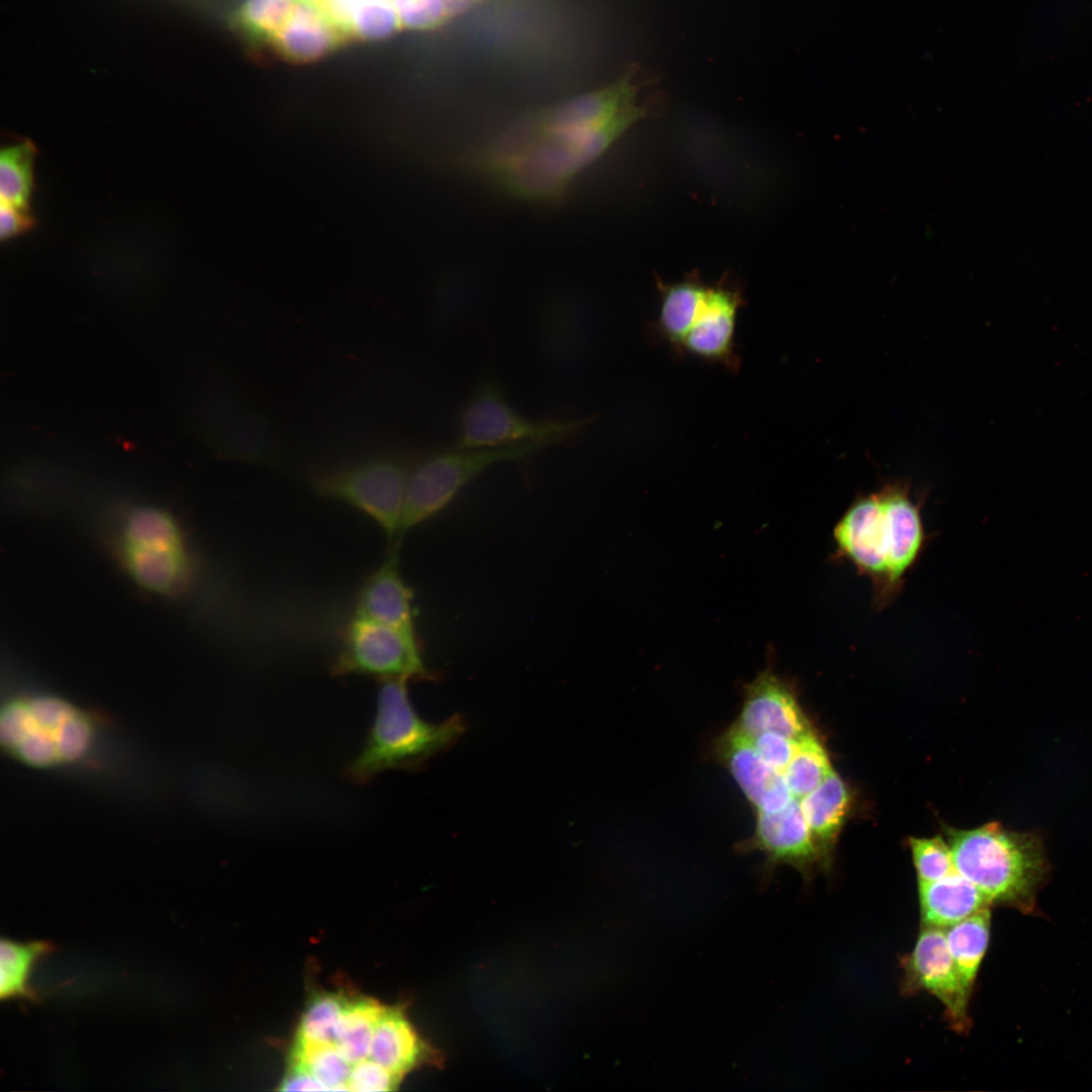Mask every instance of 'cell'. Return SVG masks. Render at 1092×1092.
Instances as JSON below:
<instances>
[{
    "mask_svg": "<svg viewBox=\"0 0 1092 1092\" xmlns=\"http://www.w3.org/2000/svg\"><path fill=\"white\" fill-rule=\"evenodd\" d=\"M832 770L823 745L811 732L797 740L795 753L783 775L794 798L800 800L814 791Z\"/></svg>",
    "mask_w": 1092,
    "mask_h": 1092,
    "instance_id": "cb8c5ba5",
    "label": "cell"
},
{
    "mask_svg": "<svg viewBox=\"0 0 1092 1092\" xmlns=\"http://www.w3.org/2000/svg\"><path fill=\"white\" fill-rule=\"evenodd\" d=\"M954 869L970 880L989 904L1028 911L1048 871L1042 843L1034 833L1004 829L997 823L949 830Z\"/></svg>",
    "mask_w": 1092,
    "mask_h": 1092,
    "instance_id": "5b68a950",
    "label": "cell"
},
{
    "mask_svg": "<svg viewBox=\"0 0 1092 1092\" xmlns=\"http://www.w3.org/2000/svg\"><path fill=\"white\" fill-rule=\"evenodd\" d=\"M119 552L129 576L147 590L174 595L189 581L191 565L183 534L164 510H131L121 524Z\"/></svg>",
    "mask_w": 1092,
    "mask_h": 1092,
    "instance_id": "ba28073f",
    "label": "cell"
},
{
    "mask_svg": "<svg viewBox=\"0 0 1092 1092\" xmlns=\"http://www.w3.org/2000/svg\"><path fill=\"white\" fill-rule=\"evenodd\" d=\"M292 1060L307 1069L326 1091L348 1090L352 1065L334 1044L293 1049Z\"/></svg>",
    "mask_w": 1092,
    "mask_h": 1092,
    "instance_id": "4316f807",
    "label": "cell"
},
{
    "mask_svg": "<svg viewBox=\"0 0 1092 1092\" xmlns=\"http://www.w3.org/2000/svg\"><path fill=\"white\" fill-rule=\"evenodd\" d=\"M279 1089L282 1091H326L312 1074L297 1063H292Z\"/></svg>",
    "mask_w": 1092,
    "mask_h": 1092,
    "instance_id": "1f68e13d",
    "label": "cell"
},
{
    "mask_svg": "<svg viewBox=\"0 0 1092 1092\" xmlns=\"http://www.w3.org/2000/svg\"><path fill=\"white\" fill-rule=\"evenodd\" d=\"M592 417L574 420H532L515 410L499 385L483 382L469 398L459 421L456 447L478 449L547 441L554 445L578 436Z\"/></svg>",
    "mask_w": 1092,
    "mask_h": 1092,
    "instance_id": "8fae6325",
    "label": "cell"
},
{
    "mask_svg": "<svg viewBox=\"0 0 1092 1092\" xmlns=\"http://www.w3.org/2000/svg\"><path fill=\"white\" fill-rule=\"evenodd\" d=\"M991 912L985 907L947 927L945 938L953 963L969 990L974 982L990 937Z\"/></svg>",
    "mask_w": 1092,
    "mask_h": 1092,
    "instance_id": "ffe728a7",
    "label": "cell"
},
{
    "mask_svg": "<svg viewBox=\"0 0 1092 1092\" xmlns=\"http://www.w3.org/2000/svg\"><path fill=\"white\" fill-rule=\"evenodd\" d=\"M368 1059L402 1077L423 1065L440 1066L442 1057L416 1031L403 1012L384 1007L378 1018Z\"/></svg>",
    "mask_w": 1092,
    "mask_h": 1092,
    "instance_id": "e0dca14e",
    "label": "cell"
},
{
    "mask_svg": "<svg viewBox=\"0 0 1092 1092\" xmlns=\"http://www.w3.org/2000/svg\"><path fill=\"white\" fill-rule=\"evenodd\" d=\"M742 851H761L765 856L764 876L781 863L795 867L803 874L824 863L812 839L800 802L794 799L781 811L756 812L752 836L741 843Z\"/></svg>",
    "mask_w": 1092,
    "mask_h": 1092,
    "instance_id": "5bb4252c",
    "label": "cell"
},
{
    "mask_svg": "<svg viewBox=\"0 0 1092 1092\" xmlns=\"http://www.w3.org/2000/svg\"><path fill=\"white\" fill-rule=\"evenodd\" d=\"M911 850L918 882H932L954 872L949 845L940 835L911 838Z\"/></svg>",
    "mask_w": 1092,
    "mask_h": 1092,
    "instance_id": "83f0119b",
    "label": "cell"
},
{
    "mask_svg": "<svg viewBox=\"0 0 1092 1092\" xmlns=\"http://www.w3.org/2000/svg\"><path fill=\"white\" fill-rule=\"evenodd\" d=\"M33 225L34 219L28 209L1 202L0 238L2 241L21 235Z\"/></svg>",
    "mask_w": 1092,
    "mask_h": 1092,
    "instance_id": "4dcf8cb0",
    "label": "cell"
},
{
    "mask_svg": "<svg viewBox=\"0 0 1092 1092\" xmlns=\"http://www.w3.org/2000/svg\"><path fill=\"white\" fill-rule=\"evenodd\" d=\"M406 684L388 680L379 686L373 724L361 751L344 769L350 783L366 784L391 769L418 770L464 732L459 715L440 723L424 720L411 702Z\"/></svg>",
    "mask_w": 1092,
    "mask_h": 1092,
    "instance_id": "277c9868",
    "label": "cell"
},
{
    "mask_svg": "<svg viewBox=\"0 0 1092 1092\" xmlns=\"http://www.w3.org/2000/svg\"><path fill=\"white\" fill-rule=\"evenodd\" d=\"M750 738L760 756L774 769L783 774L795 753L797 741L771 731Z\"/></svg>",
    "mask_w": 1092,
    "mask_h": 1092,
    "instance_id": "f546056e",
    "label": "cell"
},
{
    "mask_svg": "<svg viewBox=\"0 0 1092 1092\" xmlns=\"http://www.w3.org/2000/svg\"><path fill=\"white\" fill-rule=\"evenodd\" d=\"M1 743L14 759L35 768L80 760L95 726L89 715L63 698L37 695L10 700L1 710Z\"/></svg>",
    "mask_w": 1092,
    "mask_h": 1092,
    "instance_id": "8992f818",
    "label": "cell"
},
{
    "mask_svg": "<svg viewBox=\"0 0 1092 1092\" xmlns=\"http://www.w3.org/2000/svg\"><path fill=\"white\" fill-rule=\"evenodd\" d=\"M799 802L812 839L825 863L849 808L848 790L839 776L832 770L814 791Z\"/></svg>",
    "mask_w": 1092,
    "mask_h": 1092,
    "instance_id": "d6986e66",
    "label": "cell"
},
{
    "mask_svg": "<svg viewBox=\"0 0 1092 1092\" xmlns=\"http://www.w3.org/2000/svg\"><path fill=\"white\" fill-rule=\"evenodd\" d=\"M715 752L756 812L781 811L795 799L784 775L774 769L751 738L734 725L716 739Z\"/></svg>",
    "mask_w": 1092,
    "mask_h": 1092,
    "instance_id": "9a60e30c",
    "label": "cell"
},
{
    "mask_svg": "<svg viewBox=\"0 0 1092 1092\" xmlns=\"http://www.w3.org/2000/svg\"><path fill=\"white\" fill-rule=\"evenodd\" d=\"M334 676L365 675L388 680H432L417 632L353 615L342 626L331 662Z\"/></svg>",
    "mask_w": 1092,
    "mask_h": 1092,
    "instance_id": "9c48e42d",
    "label": "cell"
},
{
    "mask_svg": "<svg viewBox=\"0 0 1092 1092\" xmlns=\"http://www.w3.org/2000/svg\"><path fill=\"white\" fill-rule=\"evenodd\" d=\"M554 446L547 441L441 451L430 454L410 470L399 526V541L411 530L446 509L459 492L488 467L519 461Z\"/></svg>",
    "mask_w": 1092,
    "mask_h": 1092,
    "instance_id": "52a82bcc",
    "label": "cell"
},
{
    "mask_svg": "<svg viewBox=\"0 0 1092 1092\" xmlns=\"http://www.w3.org/2000/svg\"><path fill=\"white\" fill-rule=\"evenodd\" d=\"M401 1078L380 1064L366 1059L352 1067L348 1090L361 1092L394 1090Z\"/></svg>",
    "mask_w": 1092,
    "mask_h": 1092,
    "instance_id": "f1b7e54d",
    "label": "cell"
},
{
    "mask_svg": "<svg viewBox=\"0 0 1092 1092\" xmlns=\"http://www.w3.org/2000/svg\"><path fill=\"white\" fill-rule=\"evenodd\" d=\"M348 998L340 994L316 995L307 1005L293 1049L334 1044Z\"/></svg>",
    "mask_w": 1092,
    "mask_h": 1092,
    "instance_id": "d4e9b609",
    "label": "cell"
},
{
    "mask_svg": "<svg viewBox=\"0 0 1092 1092\" xmlns=\"http://www.w3.org/2000/svg\"><path fill=\"white\" fill-rule=\"evenodd\" d=\"M904 988L923 990L942 1004L946 1019L959 1032L970 1026L968 1004L971 990L964 983L947 947L945 931L925 927L904 964Z\"/></svg>",
    "mask_w": 1092,
    "mask_h": 1092,
    "instance_id": "7c38bea8",
    "label": "cell"
},
{
    "mask_svg": "<svg viewBox=\"0 0 1092 1092\" xmlns=\"http://www.w3.org/2000/svg\"><path fill=\"white\" fill-rule=\"evenodd\" d=\"M408 470L394 457L376 456L317 472L310 483L318 494L369 518L385 535L389 549H398Z\"/></svg>",
    "mask_w": 1092,
    "mask_h": 1092,
    "instance_id": "30bf717a",
    "label": "cell"
},
{
    "mask_svg": "<svg viewBox=\"0 0 1092 1092\" xmlns=\"http://www.w3.org/2000/svg\"><path fill=\"white\" fill-rule=\"evenodd\" d=\"M36 148L30 140L4 148L0 153L1 202L28 209L33 186Z\"/></svg>",
    "mask_w": 1092,
    "mask_h": 1092,
    "instance_id": "603a6c76",
    "label": "cell"
},
{
    "mask_svg": "<svg viewBox=\"0 0 1092 1092\" xmlns=\"http://www.w3.org/2000/svg\"><path fill=\"white\" fill-rule=\"evenodd\" d=\"M274 437L267 419L257 412H242L232 430L229 449L238 458L250 462L268 459Z\"/></svg>",
    "mask_w": 1092,
    "mask_h": 1092,
    "instance_id": "484cf974",
    "label": "cell"
},
{
    "mask_svg": "<svg viewBox=\"0 0 1092 1092\" xmlns=\"http://www.w3.org/2000/svg\"><path fill=\"white\" fill-rule=\"evenodd\" d=\"M383 1009L384 1006L370 999H348L334 1045L352 1067L368 1059L374 1028Z\"/></svg>",
    "mask_w": 1092,
    "mask_h": 1092,
    "instance_id": "44dd1931",
    "label": "cell"
},
{
    "mask_svg": "<svg viewBox=\"0 0 1092 1092\" xmlns=\"http://www.w3.org/2000/svg\"><path fill=\"white\" fill-rule=\"evenodd\" d=\"M833 538L840 556L872 578L878 606L888 604L924 543L920 509L909 483L894 480L859 495L835 525Z\"/></svg>",
    "mask_w": 1092,
    "mask_h": 1092,
    "instance_id": "7a4b0ae2",
    "label": "cell"
},
{
    "mask_svg": "<svg viewBox=\"0 0 1092 1092\" xmlns=\"http://www.w3.org/2000/svg\"><path fill=\"white\" fill-rule=\"evenodd\" d=\"M657 285L660 304L650 325L654 338L679 357H693L738 372L741 359L735 334L744 306L742 292L729 282L705 283L698 275Z\"/></svg>",
    "mask_w": 1092,
    "mask_h": 1092,
    "instance_id": "3957f363",
    "label": "cell"
},
{
    "mask_svg": "<svg viewBox=\"0 0 1092 1092\" xmlns=\"http://www.w3.org/2000/svg\"><path fill=\"white\" fill-rule=\"evenodd\" d=\"M921 921L925 927H949L990 904L982 892L954 871L932 882H918Z\"/></svg>",
    "mask_w": 1092,
    "mask_h": 1092,
    "instance_id": "ac0fdd59",
    "label": "cell"
},
{
    "mask_svg": "<svg viewBox=\"0 0 1092 1092\" xmlns=\"http://www.w3.org/2000/svg\"><path fill=\"white\" fill-rule=\"evenodd\" d=\"M733 725L749 737L771 731L797 741L813 732L793 688L770 665L744 686L742 708Z\"/></svg>",
    "mask_w": 1092,
    "mask_h": 1092,
    "instance_id": "4fadbf2b",
    "label": "cell"
},
{
    "mask_svg": "<svg viewBox=\"0 0 1092 1092\" xmlns=\"http://www.w3.org/2000/svg\"><path fill=\"white\" fill-rule=\"evenodd\" d=\"M353 607L354 615L417 632L414 592L401 576L398 549H389L381 564L364 578Z\"/></svg>",
    "mask_w": 1092,
    "mask_h": 1092,
    "instance_id": "2e32d148",
    "label": "cell"
},
{
    "mask_svg": "<svg viewBox=\"0 0 1092 1092\" xmlns=\"http://www.w3.org/2000/svg\"><path fill=\"white\" fill-rule=\"evenodd\" d=\"M639 72L521 115L471 157L473 168L516 199L551 204L648 111Z\"/></svg>",
    "mask_w": 1092,
    "mask_h": 1092,
    "instance_id": "6da1fadb",
    "label": "cell"
},
{
    "mask_svg": "<svg viewBox=\"0 0 1092 1092\" xmlns=\"http://www.w3.org/2000/svg\"><path fill=\"white\" fill-rule=\"evenodd\" d=\"M52 949L48 941L15 942L2 938L0 943V997L34 999L26 981L32 965Z\"/></svg>",
    "mask_w": 1092,
    "mask_h": 1092,
    "instance_id": "7402d4cb",
    "label": "cell"
}]
</instances>
